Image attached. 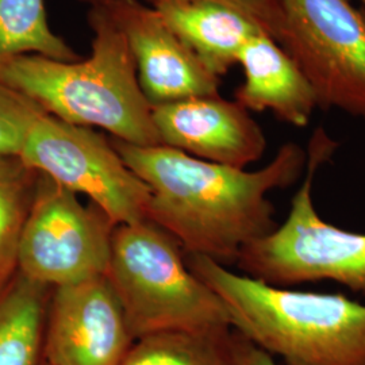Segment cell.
I'll return each mask as SVG.
<instances>
[{
    "instance_id": "cell-4",
    "label": "cell",
    "mask_w": 365,
    "mask_h": 365,
    "mask_svg": "<svg viewBox=\"0 0 365 365\" xmlns=\"http://www.w3.org/2000/svg\"><path fill=\"white\" fill-rule=\"evenodd\" d=\"M182 249L148 220L115 227L106 276L134 341L165 331L230 327L225 306L190 269Z\"/></svg>"
},
{
    "instance_id": "cell-9",
    "label": "cell",
    "mask_w": 365,
    "mask_h": 365,
    "mask_svg": "<svg viewBox=\"0 0 365 365\" xmlns=\"http://www.w3.org/2000/svg\"><path fill=\"white\" fill-rule=\"evenodd\" d=\"M133 344L107 276L53 288L43 331V363L120 365Z\"/></svg>"
},
{
    "instance_id": "cell-13",
    "label": "cell",
    "mask_w": 365,
    "mask_h": 365,
    "mask_svg": "<svg viewBox=\"0 0 365 365\" xmlns=\"http://www.w3.org/2000/svg\"><path fill=\"white\" fill-rule=\"evenodd\" d=\"M173 33L215 78L225 76L261 27L217 0H149Z\"/></svg>"
},
{
    "instance_id": "cell-17",
    "label": "cell",
    "mask_w": 365,
    "mask_h": 365,
    "mask_svg": "<svg viewBox=\"0 0 365 365\" xmlns=\"http://www.w3.org/2000/svg\"><path fill=\"white\" fill-rule=\"evenodd\" d=\"M38 180L21 157H0V292L18 271V247Z\"/></svg>"
},
{
    "instance_id": "cell-15",
    "label": "cell",
    "mask_w": 365,
    "mask_h": 365,
    "mask_svg": "<svg viewBox=\"0 0 365 365\" xmlns=\"http://www.w3.org/2000/svg\"><path fill=\"white\" fill-rule=\"evenodd\" d=\"M26 54L64 63L80 60L49 26L43 0H0V66Z\"/></svg>"
},
{
    "instance_id": "cell-6",
    "label": "cell",
    "mask_w": 365,
    "mask_h": 365,
    "mask_svg": "<svg viewBox=\"0 0 365 365\" xmlns=\"http://www.w3.org/2000/svg\"><path fill=\"white\" fill-rule=\"evenodd\" d=\"M19 157L73 194L88 196L115 225L146 221L150 190L91 128L43 114L30 128Z\"/></svg>"
},
{
    "instance_id": "cell-12",
    "label": "cell",
    "mask_w": 365,
    "mask_h": 365,
    "mask_svg": "<svg viewBox=\"0 0 365 365\" xmlns=\"http://www.w3.org/2000/svg\"><path fill=\"white\" fill-rule=\"evenodd\" d=\"M244 81L235 90V102L248 111H271L276 119L306 128L318 105L312 83L271 36L260 31L249 39L238 56Z\"/></svg>"
},
{
    "instance_id": "cell-2",
    "label": "cell",
    "mask_w": 365,
    "mask_h": 365,
    "mask_svg": "<svg viewBox=\"0 0 365 365\" xmlns=\"http://www.w3.org/2000/svg\"><path fill=\"white\" fill-rule=\"evenodd\" d=\"M88 24V58L19 56L0 66V81L68 123L103 129L126 144L161 145L125 34L102 3L92 6Z\"/></svg>"
},
{
    "instance_id": "cell-14",
    "label": "cell",
    "mask_w": 365,
    "mask_h": 365,
    "mask_svg": "<svg viewBox=\"0 0 365 365\" xmlns=\"http://www.w3.org/2000/svg\"><path fill=\"white\" fill-rule=\"evenodd\" d=\"M52 287L14 274L0 292V365H41Z\"/></svg>"
},
{
    "instance_id": "cell-1",
    "label": "cell",
    "mask_w": 365,
    "mask_h": 365,
    "mask_svg": "<svg viewBox=\"0 0 365 365\" xmlns=\"http://www.w3.org/2000/svg\"><path fill=\"white\" fill-rule=\"evenodd\" d=\"M111 144L150 190L146 220L188 255L223 265L277 226L268 196L298 182L307 164L306 149L295 143L282 145L257 170L200 160L165 145L137 146L115 138Z\"/></svg>"
},
{
    "instance_id": "cell-5",
    "label": "cell",
    "mask_w": 365,
    "mask_h": 365,
    "mask_svg": "<svg viewBox=\"0 0 365 365\" xmlns=\"http://www.w3.org/2000/svg\"><path fill=\"white\" fill-rule=\"evenodd\" d=\"M339 144L319 126L307 145L303 180L286 220L241 250L242 274L277 287L330 280L365 295V235L325 221L314 203V182Z\"/></svg>"
},
{
    "instance_id": "cell-11",
    "label": "cell",
    "mask_w": 365,
    "mask_h": 365,
    "mask_svg": "<svg viewBox=\"0 0 365 365\" xmlns=\"http://www.w3.org/2000/svg\"><path fill=\"white\" fill-rule=\"evenodd\" d=\"M161 145L190 156L247 170L267 149V138L248 110L221 95L152 106Z\"/></svg>"
},
{
    "instance_id": "cell-20",
    "label": "cell",
    "mask_w": 365,
    "mask_h": 365,
    "mask_svg": "<svg viewBox=\"0 0 365 365\" xmlns=\"http://www.w3.org/2000/svg\"><path fill=\"white\" fill-rule=\"evenodd\" d=\"M230 349L233 365H276L272 354L255 345L232 329Z\"/></svg>"
},
{
    "instance_id": "cell-10",
    "label": "cell",
    "mask_w": 365,
    "mask_h": 365,
    "mask_svg": "<svg viewBox=\"0 0 365 365\" xmlns=\"http://www.w3.org/2000/svg\"><path fill=\"white\" fill-rule=\"evenodd\" d=\"M102 4L128 39L150 105L220 95L221 78L210 73L153 7L140 0H105Z\"/></svg>"
},
{
    "instance_id": "cell-3",
    "label": "cell",
    "mask_w": 365,
    "mask_h": 365,
    "mask_svg": "<svg viewBox=\"0 0 365 365\" xmlns=\"http://www.w3.org/2000/svg\"><path fill=\"white\" fill-rule=\"evenodd\" d=\"M187 264L220 298L230 327L286 365H365V304L277 287L205 256Z\"/></svg>"
},
{
    "instance_id": "cell-19",
    "label": "cell",
    "mask_w": 365,
    "mask_h": 365,
    "mask_svg": "<svg viewBox=\"0 0 365 365\" xmlns=\"http://www.w3.org/2000/svg\"><path fill=\"white\" fill-rule=\"evenodd\" d=\"M84 3H90L91 6L102 3L105 0H81ZM227 6L235 7V10L248 15L253 19L264 33L271 36L280 43L283 37V13L279 4V0H217Z\"/></svg>"
},
{
    "instance_id": "cell-16",
    "label": "cell",
    "mask_w": 365,
    "mask_h": 365,
    "mask_svg": "<svg viewBox=\"0 0 365 365\" xmlns=\"http://www.w3.org/2000/svg\"><path fill=\"white\" fill-rule=\"evenodd\" d=\"M232 329L165 331L135 339L120 365H233Z\"/></svg>"
},
{
    "instance_id": "cell-7",
    "label": "cell",
    "mask_w": 365,
    "mask_h": 365,
    "mask_svg": "<svg viewBox=\"0 0 365 365\" xmlns=\"http://www.w3.org/2000/svg\"><path fill=\"white\" fill-rule=\"evenodd\" d=\"M280 46L309 78L321 108L365 120V15L351 0H279Z\"/></svg>"
},
{
    "instance_id": "cell-8",
    "label": "cell",
    "mask_w": 365,
    "mask_h": 365,
    "mask_svg": "<svg viewBox=\"0 0 365 365\" xmlns=\"http://www.w3.org/2000/svg\"><path fill=\"white\" fill-rule=\"evenodd\" d=\"M115 227L99 207L84 206L76 194L39 173L18 247V272L52 288L106 276Z\"/></svg>"
},
{
    "instance_id": "cell-22",
    "label": "cell",
    "mask_w": 365,
    "mask_h": 365,
    "mask_svg": "<svg viewBox=\"0 0 365 365\" xmlns=\"http://www.w3.org/2000/svg\"><path fill=\"white\" fill-rule=\"evenodd\" d=\"M41 365H48V364H46V363H43V361H42V364H41Z\"/></svg>"
},
{
    "instance_id": "cell-21",
    "label": "cell",
    "mask_w": 365,
    "mask_h": 365,
    "mask_svg": "<svg viewBox=\"0 0 365 365\" xmlns=\"http://www.w3.org/2000/svg\"><path fill=\"white\" fill-rule=\"evenodd\" d=\"M359 1H360V3H361V4H363V6H364V9H365V0H359Z\"/></svg>"
},
{
    "instance_id": "cell-18",
    "label": "cell",
    "mask_w": 365,
    "mask_h": 365,
    "mask_svg": "<svg viewBox=\"0 0 365 365\" xmlns=\"http://www.w3.org/2000/svg\"><path fill=\"white\" fill-rule=\"evenodd\" d=\"M43 114L36 102L0 81V157L19 156L30 128Z\"/></svg>"
}]
</instances>
